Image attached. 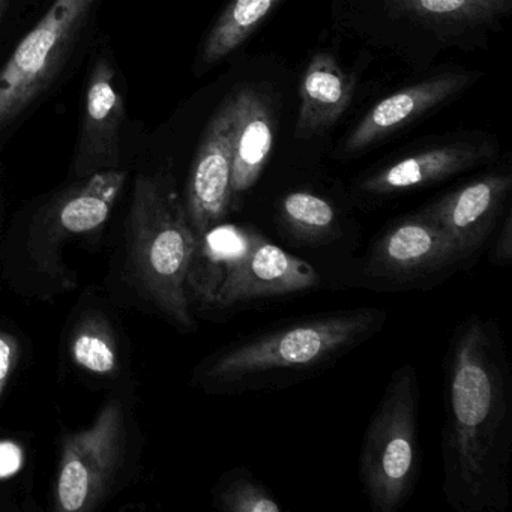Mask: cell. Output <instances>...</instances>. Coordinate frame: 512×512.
<instances>
[{"label":"cell","instance_id":"6da1fadb","mask_svg":"<svg viewBox=\"0 0 512 512\" xmlns=\"http://www.w3.org/2000/svg\"><path fill=\"white\" fill-rule=\"evenodd\" d=\"M442 469L457 512H505L511 503L512 380L502 328L470 314L445 355Z\"/></svg>","mask_w":512,"mask_h":512},{"label":"cell","instance_id":"7a4b0ae2","mask_svg":"<svg viewBox=\"0 0 512 512\" xmlns=\"http://www.w3.org/2000/svg\"><path fill=\"white\" fill-rule=\"evenodd\" d=\"M376 307L329 311L278 323L212 353L197 368L208 394L281 389L317 376L382 331Z\"/></svg>","mask_w":512,"mask_h":512},{"label":"cell","instance_id":"3957f363","mask_svg":"<svg viewBox=\"0 0 512 512\" xmlns=\"http://www.w3.org/2000/svg\"><path fill=\"white\" fill-rule=\"evenodd\" d=\"M316 269L269 242L256 230L223 224L197 241L188 296L208 310L226 313L314 289Z\"/></svg>","mask_w":512,"mask_h":512},{"label":"cell","instance_id":"277c9868","mask_svg":"<svg viewBox=\"0 0 512 512\" xmlns=\"http://www.w3.org/2000/svg\"><path fill=\"white\" fill-rule=\"evenodd\" d=\"M197 239L172 178L140 175L128 217V256L140 289L182 329H193L187 278Z\"/></svg>","mask_w":512,"mask_h":512},{"label":"cell","instance_id":"5b68a950","mask_svg":"<svg viewBox=\"0 0 512 512\" xmlns=\"http://www.w3.org/2000/svg\"><path fill=\"white\" fill-rule=\"evenodd\" d=\"M418 370L404 364L392 373L359 454V478L376 512H397L415 493L421 475Z\"/></svg>","mask_w":512,"mask_h":512},{"label":"cell","instance_id":"8992f818","mask_svg":"<svg viewBox=\"0 0 512 512\" xmlns=\"http://www.w3.org/2000/svg\"><path fill=\"white\" fill-rule=\"evenodd\" d=\"M95 0H55L0 70V131L13 124L55 79Z\"/></svg>","mask_w":512,"mask_h":512},{"label":"cell","instance_id":"52a82bcc","mask_svg":"<svg viewBox=\"0 0 512 512\" xmlns=\"http://www.w3.org/2000/svg\"><path fill=\"white\" fill-rule=\"evenodd\" d=\"M467 262L442 229L416 212L377 236L362 263V275L377 289H419L454 274Z\"/></svg>","mask_w":512,"mask_h":512},{"label":"cell","instance_id":"ba28073f","mask_svg":"<svg viewBox=\"0 0 512 512\" xmlns=\"http://www.w3.org/2000/svg\"><path fill=\"white\" fill-rule=\"evenodd\" d=\"M127 427L119 401H109L91 427L65 440L56 478V509L88 512L109 496L124 466Z\"/></svg>","mask_w":512,"mask_h":512},{"label":"cell","instance_id":"9c48e42d","mask_svg":"<svg viewBox=\"0 0 512 512\" xmlns=\"http://www.w3.org/2000/svg\"><path fill=\"white\" fill-rule=\"evenodd\" d=\"M232 100L224 104L206 128L185 188V214L197 241L223 223L232 203Z\"/></svg>","mask_w":512,"mask_h":512},{"label":"cell","instance_id":"30bf717a","mask_svg":"<svg viewBox=\"0 0 512 512\" xmlns=\"http://www.w3.org/2000/svg\"><path fill=\"white\" fill-rule=\"evenodd\" d=\"M511 188L509 173H488L439 197L419 214L442 229L470 262L490 241L505 214Z\"/></svg>","mask_w":512,"mask_h":512},{"label":"cell","instance_id":"8fae6325","mask_svg":"<svg viewBox=\"0 0 512 512\" xmlns=\"http://www.w3.org/2000/svg\"><path fill=\"white\" fill-rule=\"evenodd\" d=\"M124 98L115 83V71L106 61L95 64L86 92L82 134L76 155V173L91 176L119 164V137L124 121Z\"/></svg>","mask_w":512,"mask_h":512},{"label":"cell","instance_id":"7c38bea8","mask_svg":"<svg viewBox=\"0 0 512 512\" xmlns=\"http://www.w3.org/2000/svg\"><path fill=\"white\" fill-rule=\"evenodd\" d=\"M470 80V74H445L389 95L377 103L352 131L343 145L344 154H356L392 136L428 110L460 94Z\"/></svg>","mask_w":512,"mask_h":512},{"label":"cell","instance_id":"4fadbf2b","mask_svg":"<svg viewBox=\"0 0 512 512\" xmlns=\"http://www.w3.org/2000/svg\"><path fill=\"white\" fill-rule=\"evenodd\" d=\"M488 157L487 148L470 143L439 146L388 164L371 173L359 188L371 197L395 196L454 178L484 163Z\"/></svg>","mask_w":512,"mask_h":512},{"label":"cell","instance_id":"5bb4252c","mask_svg":"<svg viewBox=\"0 0 512 512\" xmlns=\"http://www.w3.org/2000/svg\"><path fill=\"white\" fill-rule=\"evenodd\" d=\"M233 170L232 197L251 190L259 181L272 146L274 119L268 103L254 89H244L232 100Z\"/></svg>","mask_w":512,"mask_h":512},{"label":"cell","instance_id":"9a60e30c","mask_svg":"<svg viewBox=\"0 0 512 512\" xmlns=\"http://www.w3.org/2000/svg\"><path fill=\"white\" fill-rule=\"evenodd\" d=\"M353 82L329 53H317L301 83V107L295 136L310 140L322 136L346 112Z\"/></svg>","mask_w":512,"mask_h":512},{"label":"cell","instance_id":"2e32d148","mask_svg":"<svg viewBox=\"0 0 512 512\" xmlns=\"http://www.w3.org/2000/svg\"><path fill=\"white\" fill-rule=\"evenodd\" d=\"M127 181L118 169L100 170L68 193L53 212V229L64 235H86L106 224Z\"/></svg>","mask_w":512,"mask_h":512},{"label":"cell","instance_id":"e0dca14e","mask_svg":"<svg viewBox=\"0 0 512 512\" xmlns=\"http://www.w3.org/2000/svg\"><path fill=\"white\" fill-rule=\"evenodd\" d=\"M512 0H386L403 16L446 25H482L508 13Z\"/></svg>","mask_w":512,"mask_h":512},{"label":"cell","instance_id":"ac0fdd59","mask_svg":"<svg viewBox=\"0 0 512 512\" xmlns=\"http://www.w3.org/2000/svg\"><path fill=\"white\" fill-rule=\"evenodd\" d=\"M281 0H233L212 28L203 47V62L217 64L235 52Z\"/></svg>","mask_w":512,"mask_h":512},{"label":"cell","instance_id":"d6986e66","mask_svg":"<svg viewBox=\"0 0 512 512\" xmlns=\"http://www.w3.org/2000/svg\"><path fill=\"white\" fill-rule=\"evenodd\" d=\"M278 218L287 235L307 244L329 241L337 232V212L334 206L307 191H295L281 199Z\"/></svg>","mask_w":512,"mask_h":512},{"label":"cell","instance_id":"ffe728a7","mask_svg":"<svg viewBox=\"0 0 512 512\" xmlns=\"http://www.w3.org/2000/svg\"><path fill=\"white\" fill-rule=\"evenodd\" d=\"M70 353L73 361L89 373L110 376L118 370V343L109 322L100 313H89L76 326Z\"/></svg>","mask_w":512,"mask_h":512},{"label":"cell","instance_id":"44dd1931","mask_svg":"<svg viewBox=\"0 0 512 512\" xmlns=\"http://www.w3.org/2000/svg\"><path fill=\"white\" fill-rule=\"evenodd\" d=\"M212 505L221 512L283 511L268 487L244 467H233L221 476L212 494Z\"/></svg>","mask_w":512,"mask_h":512},{"label":"cell","instance_id":"7402d4cb","mask_svg":"<svg viewBox=\"0 0 512 512\" xmlns=\"http://www.w3.org/2000/svg\"><path fill=\"white\" fill-rule=\"evenodd\" d=\"M488 259L493 265L508 266L512 262V214L506 209L491 235Z\"/></svg>","mask_w":512,"mask_h":512},{"label":"cell","instance_id":"603a6c76","mask_svg":"<svg viewBox=\"0 0 512 512\" xmlns=\"http://www.w3.org/2000/svg\"><path fill=\"white\" fill-rule=\"evenodd\" d=\"M17 359L19 343L16 338L7 332H0V400L4 397L5 389L16 370Z\"/></svg>","mask_w":512,"mask_h":512},{"label":"cell","instance_id":"cb8c5ba5","mask_svg":"<svg viewBox=\"0 0 512 512\" xmlns=\"http://www.w3.org/2000/svg\"><path fill=\"white\" fill-rule=\"evenodd\" d=\"M22 449L11 442H0V478L13 475L22 466Z\"/></svg>","mask_w":512,"mask_h":512},{"label":"cell","instance_id":"d4e9b609","mask_svg":"<svg viewBox=\"0 0 512 512\" xmlns=\"http://www.w3.org/2000/svg\"><path fill=\"white\" fill-rule=\"evenodd\" d=\"M8 7H10V0H0V23L4 20L5 14H7Z\"/></svg>","mask_w":512,"mask_h":512}]
</instances>
